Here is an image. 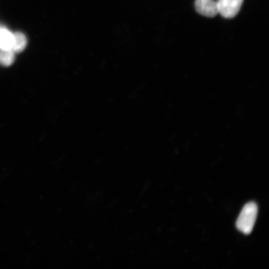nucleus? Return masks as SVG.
<instances>
[{
  "instance_id": "obj_1",
  "label": "nucleus",
  "mask_w": 269,
  "mask_h": 269,
  "mask_svg": "<svg viewBox=\"0 0 269 269\" xmlns=\"http://www.w3.org/2000/svg\"><path fill=\"white\" fill-rule=\"evenodd\" d=\"M258 213L257 204L249 202L243 208L236 221L237 229L245 234L252 232L256 220Z\"/></svg>"
},
{
  "instance_id": "obj_2",
  "label": "nucleus",
  "mask_w": 269,
  "mask_h": 269,
  "mask_svg": "<svg viewBox=\"0 0 269 269\" xmlns=\"http://www.w3.org/2000/svg\"><path fill=\"white\" fill-rule=\"evenodd\" d=\"M244 0H218L219 13L225 18H232L239 11Z\"/></svg>"
},
{
  "instance_id": "obj_3",
  "label": "nucleus",
  "mask_w": 269,
  "mask_h": 269,
  "mask_svg": "<svg viewBox=\"0 0 269 269\" xmlns=\"http://www.w3.org/2000/svg\"><path fill=\"white\" fill-rule=\"evenodd\" d=\"M194 5L199 14L206 17H213L219 13L217 2L214 0H196Z\"/></svg>"
},
{
  "instance_id": "obj_4",
  "label": "nucleus",
  "mask_w": 269,
  "mask_h": 269,
  "mask_svg": "<svg viewBox=\"0 0 269 269\" xmlns=\"http://www.w3.org/2000/svg\"><path fill=\"white\" fill-rule=\"evenodd\" d=\"M13 33L6 28H0V50L11 49Z\"/></svg>"
},
{
  "instance_id": "obj_5",
  "label": "nucleus",
  "mask_w": 269,
  "mask_h": 269,
  "mask_svg": "<svg viewBox=\"0 0 269 269\" xmlns=\"http://www.w3.org/2000/svg\"><path fill=\"white\" fill-rule=\"evenodd\" d=\"M27 44V39L25 35L21 32L13 33V42L11 49L15 53L22 52Z\"/></svg>"
},
{
  "instance_id": "obj_6",
  "label": "nucleus",
  "mask_w": 269,
  "mask_h": 269,
  "mask_svg": "<svg viewBox=\"0 0 269 269\" xmlns=\"http://www.w3.org/2000/svg\"><path fill=\"white\" fill-rule=\"evenodd\" d=\"M15 52L11 49L0 50V64L4 66L11 65L14 62Z\"/></svg>"
}]
</instances>
